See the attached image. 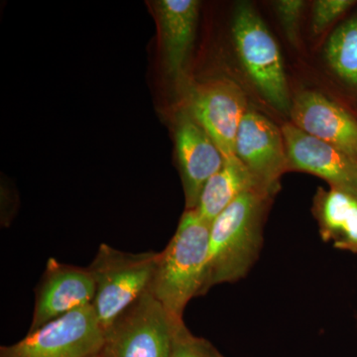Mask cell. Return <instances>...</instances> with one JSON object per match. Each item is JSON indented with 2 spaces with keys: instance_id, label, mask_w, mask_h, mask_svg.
<instances>
[{
  "instance_id": "cell-15",
  "label": "cell",
  "mask_w": 357,
  "mask_h": 357,
  "mask_svg": "<svg viewBox=\"0 0 357 357\" xmlns=\"http://www.w3.org/2000/svg\"><path fill=\"white\" fill-rule=\"evenodd\" d=\"M251 190L262 191L241 160H225L222 168L204 185L196 211L211 225L232 202Z\"/></svg>"
},
{
  "instance_id": "cell-2",
  "label": "cell",
  "mask_w": 357,
  "mask_h": 357,
  "mask_svg": "<svg viewBox=\"0 0 357 357\" xmlns=\"http://www.w3.org/2000/svg\"><path fill=\"white\" fill-rule=\"evenodd\" d=\"M211 225L196 210L185 211L170 243L159 252L150 293L176 321L190 301L202 296Z\"/></svg>"
},
{
  "instance_id": "cell-1",
  "label": "cell",
  "mask_w": 357,
  "mask_h": 357,
  "mask_svg": "<svg viewBox=\"0 0 357 357\" xmlns=\"http://www.w3.org/2000/svg\"><path fill=\"white\" fill-rule=\"evenodd\" d=\"M271 198L260 190L244 192L211 222L202 296L213 286L234 283L248 274L259 255Z\"/></svg>"
},
{
  "instance_id": "cell-20",
  "label": "cell",
  "mask_w": 357,
  "mask_h": 357,
  "mask_svg": "<svg viewBox=\"0 0 357 357\" xmlns=\"http://www.w3.org/2000/svg\"><path fill=\"white\" fill-rule=\"evenodd\" d=\"M93 357H103V356H102V354H98V356H93Z\"/></svg>"
},
{
  "instance_id": "cell-18",
  "label": "cell",
  "mask_w": 357,
  "mask_h": 357,
  "mask_svg": "<svg viewBox=\"0 0 357 357\" xmlns=\"http://www.w3.org/2000/svg\"><path fill=\"white\" fill-rule=\"evenodd\" d=\"M354 0H318L312 4V30L314 34L323 32L333 22L356 6Z\"/></svg>"
},
{
  "instance_id": "cell-5",
  "label": "cell",
  "mask_w": 357,
  "mask_h": 357,
  "mask_svg": "<svg viewBox=\"0 0 357 357\" xmlns=\"http://www.w3.org/2000/svg\"><path fill=\"white\" fill-rule=\"evenodd\" d=\"M105 342V330L89 305L0 347V357H93L102 354Z\"/></svg>"
},
{
  "instance_id": "cell-7",
  "label": "cell",
  "mask_w": 357,
  "mask_h": 357,
  "mask_svg": "<svg viewBox=\"0 0 357 357\" xmlns=\"http://www.w3.org/2000/svg\"><path fill=\"white\" fill-rule=\"evenodd\" d=\"M187 110L211 136L225 160L236 158L237 132L248 110L243 89L229 79L199 84L190 91Z\"/></svg>"
},
{
  "instance_id": "cell-6",
  "label": "cell",
  "mask_w": 357,
  "mask_h": 357,
  "mask_svg": "<svg viewBox=\"0 0 357 357\" xmlns=\"http://www.w3.org/2000/svg\"><path fill=\"white\" fill-rule=\"evenodd\" d=\"M176 321L148 291L105 331L103 357H168Z\"/></svg>"
},
{
  "instance_id": "cell-4",
  "label": "cell",
  "mask_w": 357,
  "mask_h": 357,
  "mask_svg": "<svg viewBox=\"0 0 357 357\" xmlns=\"http://www.w3.org/2000/svg\"><path fill=\"white\" fill-rule=\"evenodd\" d=\"M232 35L239 60L259 93L274 109L290 112L287 79L278 44L248 2L234 9Z\"/></svg>"
},
{
  "instance_id": "cell-11",
  "label": "cell",
  "mask_w": 357,
  "mask_h": 357,
  "mask_svg": "<svg viewBox=\"0 0 357 357\" xmlns=\"http://www.w3.org/2000/svg\"><path fill=\"white\" fill-rule=\"evenodd\" d=\"M175 131L185 208L196 210L204 185L222 168L225 158L211 136L188 110L178 114Z\"/></svg>"
},
{
  "instance_id": "cell-3",
  "label": "cell",
  "mask_w": 357,
  "mask_h": 357,
  "mask_svg": "<svg viewBox=\"0 0 357 357\" xmlns=\"http://www.w3.org/2000/svg\"><path fill=\"white\" fill-rule=\"evenodd\" d=\"M159 253H129L100 244L89 269L96 282L93 310L107 330L150 290Z\"/></svg>"
},
{
  "instance_id": "cell-9",
  "label": "cell",
  "mask_w": 357,
  "mask_h": 357,
  "mask_svg": "<svg viewBox=\"0 0 357 357\" xmlns=\"http://www.w3.org/2000/svg\"><path fill=\"white\" fill-rule=\"evenodd\" d=\"M289 171L318 176L331 188L347 192L357 199V159L342 150L324 142L296 128L282 126Z\"/></svg>"
},
{
  "instance_id": "cell-10",
  "label": "cell",
  "mask_w": 357,
  "mask_h": 357,
  "mask_svg": "<svg viewBox=\"0 0 357 357\" xmlns=\"http://www.w3.org/2000/svg\"><path fill=\"white\" fill-rule=\"evenodd\" d=\"M96 282L88 268L72 266L50 258L35 295L29 332L48 321L93 305Z\"/></svg>"
},
{
  "instance_id": "cell-13",
  "label": "cell",
  "mask_w": 357,
  "mask_h": 357,
  "mask_svg": "<svg viewBox=\"0 0 357 357\" xmlns=\"http://www.w3.org/2000/svg\"><path fill=\"white\" fill-rule=\"evenodd\" d=\"M155 7L167 72L174 79H181L196 37L199 2L160 0Z\"/></svg>"
},
{
  "instance_id": "cell-17",
  "label": "cell",
  "mask_w": 357,
  "mask_h": 357,
  "mask_svg": "<svg viewBox=\"0 0 357 357\" xmlns=\"http://www.w3.org/2000/svg\"><path fill=\"white\" fill-rule=\"evenodd\" d=\"M168 357H225L217 347L204 337L192 335L184 321L178 323L174 331Z\"/></svg>"
},
{
  "instance_id": "cell-19",
  "label": "cell",
  "mask_w": 357,
  "mask_h": 357,
  "mask_svg": "<svg viewBox=\"0 0 357 357\" xmlns=\"http://www.w3.org/2000/svg\"><path fill=\"white\" fill-rule=\"evenodd\" d=\"M273 6L289 42L297 45L300 20L305 2L302 0H279L274 2Z\"/></svg>"
},
{
  "instance_id": "cell-16",
  "label": "cell",
  "mask_w": 357,
  "mask_h": 357,
  "mask_svg": "<svg viewBox=\"0 0 357 357\" xmlns=\"http://www.w3.org/2000/svg\"><path fill=\"white\" fill-rule=\"evenodd\" d=\"M325 55L338 79L357 91V10L328 37Z\"/></svg>"
},
{
  "instance_id": "cell-14",
  "label": "cell",
  "mask_w": 357,
  "mask_h": 357,
  "mask_svg": "<svg viewBox=\"0 0 357 357\" xmlns=\"http://www.w3.org/2000/svg\"><path fill=\"white\" fill-rule=\"evenodd\" d=\"M312 213L321 238L342 250L357 255V199L340 190L318 189Z\"/></svg>"
},
{
  "instance_id": "cell-12",
  "label": "cell",
  "mask_w": 357,
  "mask_h": 357,
  "mask_svg": "<svg viewBox=\"0 0 357 357\" xmlns=\"http://www.w3.org/2000/svg\"><path fill=\"white\" fill-rule=\"evenodd\" d=\"M289 114L296 128L357 159V117L342 105L304 91L293 98Z\"/></svg>"
},
{
  "instance_id": "cell-8",
  "label": "cell",
  "mask_w": 357,
  "mask_h": 357,
  "mask_svg": "<svg viewBox=\"0 0 357 357\" xmlns=\"http://www.w3.org/2000/svg\"><path fill=\"white\" fill-rule=\"evenodd\" d=\"M236 155L270 197L280 190L282 176L289 171L283 133L264 115L249 109L241 121Z\"/></svg>"
}]
</instances>
